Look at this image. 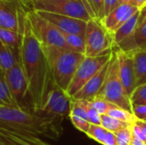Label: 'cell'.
Returning a JSON list of instances; mask_svg holds the SVG:
<instances>
[{"label":"cell","mask_w":146,"mask_h":145,"mask_svg":"<svg viewBox=\"0 0 146 145\" xmlns=\"http://www.w3.org/2000/svg\"><path fill=\"white\" fill-rule=\"evenodd\" d=\"M19 63L27 79L32 111L39 112L55 83L44 48L34 36L28 19L21 33Z\"/></svg>","instance_id":"1"},{"label":"cell","mask_w":146,"mask_h":145,"mask_svg":"<svg viewBox=\"0 0 146 145\" xmlns=\"http://www.w3.org/2000/svg\"><path fill=\"white\" fill-rule=\"evenodd\" d=\"M61 123L40 113L16 106L0 105V127L33 136L55 137L60 134Z\"/></svg>","instance_id":"2"},{"label":"cell","mask_w":146,"mask_h":145,"mask_svg":"<svg viewBox=\"0 0 146 145\" xmlns=\"http://www.w3.org/2000/svg\"><path fill=\"white\" fill-rule=\"evenodd\" d=\"M43 48L55 85L67 91L85 55L56 47Z\"/></svg>","instance_id":"3"},{"label":"cell","mask_w":146,"mask_h":145,"mask_svg":"<svg viewBox=\"0 0 146 145\" xmlns=\"http://www.w3.org/2000/svg\"><path fill=\"white\" fill-rule=\"evenodd\" d=\"M98 97H102L109 103L133 113V107L130 98L126 94L119 76L118 62L114 50H112L104 86Z\"/></svg>","instance_id":"4"},{"label":"cell","mask_w":146,"mask_h":145,"mask_svg":"<svg viewBox=\"0 0 146 145\" xmlns=\"http://www.w3.org/2000/svg\"><path fill=\"white\" fill-rule=\"evenodd\" d=\"M27 3L35 11L69 16L86 22L92 19L87 12L83 0H27Z\"/></svg>","instance_id":"5"},{"label":"cell","mask_w":146,"mask_h":145,"mask_svg":"<svg viewBox=\"0 0 146 145\" xmlns=\"http://www.w3.org/2000/svg\"><path fill=\"white\" fill-rule=\"evenodd\" d=\"M85 56L95 57L107 55L113 50L112 36L99 21L92 19L86 22L85 32Z\"/></svg>","instance_id":"6"},{"label":"cell","mask_w":146,"mask_h":145,"mask_svg":"<svg viewBox=\"0 0 146 145\" xmlns=\"http://www.w3.org/2000/svg\"><path fill=\"white\" fill-rule=\"evenodd\" d=\"M31 29L43 47H56L68 50L64 35L50 21L31 9L27 14Z\"/></svg>","instance_id":"7"},{"label":"cell","mask_w":146,"mask_h":145,"mask_svg":"<svg viewBox=\"0 0 146 145\" xmlns=\"http://www.w3.org/2000/svg\"><path fill=\"white\" fill-rule=\"evenodd\" d=\"M30 10L27 0H0V27L22 33Z\"/></svg>","instance_id":"8"},{"label":"cell","mask_w":146,"mask_h":145,"mask_svg":"<svg viewBox=\"0 0 146 145\" xmlns=\"http://www.w3.org/2000/svg\"><path fill=\"white\" fill-rule=\"evenodd\" d=\"M111 55L112 52L95 57L85 56L74 73V76L66 91L67 94L72 98L90 79H92L110 62Z\"/></svg>","instance_id":"9"},{"label":"cell","mask_w":146,"mask_h":145,"mask_svg":"<svg viewBox=\"0 0 146 145\" xmlns=\"http://www.w3.org/2000/svg\"><path fill=\"white\" fill-rule=\"evenodd\" d=\"M71 99L66 91L55 85L47 97L44 108L37 113L43 114L61 123L69 115Z\"/></svg>","instance_id":"10"},{"label":"cell","mask_w":146,"mask_h":145,"mask_svg":"<svg viewBox=\"0 0 146 145\" xmlns=\"http://www.w3.org/2000/svg\"><path fill=\"white\" fill-rule=\"evenodd\" d=\"M4 77L15 105L19 108L27 109L26 101L27 98L29 97L28 86L27 79L20 63H16L8 70L4 73Z\"/></svg>","instance_id":"11"},{"label":"cell","mask_w":146,"mask_h":145,"mask_svg":"<svg viewBox=\"0 0 146 145\" xmlns=\"http://www.w3.org/2000/svg\"><path fill=\"white\" fill-rule=\"evenodd\" d=\"M114 51L118 62V72L121 81L126 94L130 97L131 94L137 87L133 53L118 49Z\"/></svg>","instance_id":"12"},{"label":"cell","mask_w":146,"mask_h":145,"mask_svg":"<svg viewBox=\"0 0 146 145\" xmlns=\"http://www.w3.org/2000/svg\"><path fill=\"white\" fill-rule=\"evenodd\" d=\"M43 18L50 21L63 34H78L85 36L86 22L69 16L56 15L49 12L37 11Z\"/></svg>","instance_id":"13"},{"label":"cell","mask_w":146,"mask_h":145,"mask_svg":"<svg viewBox=\"0 0 146 145\" xmlns=\"http://www.w3.org/2000/svg\"><path fill=\"white\" fill-rule=\"evenodd\" d=\"M139 9L131 3L119 4L112 12L105 15L99 22L104 29L112 36V34L127 20L134 15Z\"/></svg>","instance_id":"14"},{"label":"cell","mask_w":146,"mask_h":145,"mask_svg":"<svg viewBox=\"0 0 146 145\" xmlns=\"http://www.w3.org/2000/svg\"><path fill=\"white\" fill-rule=\"evenodd\" d=\"M109 62L104 68H102L92 79H90L72 98L78 100L92 101L96 97H98L105 81L109 68Z\"/></svg>","instance_id":"15"},{"label":"cell","mask_w":146,"mask_h":145,"mask_svg":"<svg viewBox=\"0 0 146 145\" xmlns=\"http://www.w3.org/2000/svg\"><path fill=\"white\" fill-rule=\"evenodd\" d=\"M0 137L7 145H50L36 136L0 127Z\"/></svg>","instance_id":"16"},{"label":"cell","mask_w":146,"mask_h":145,"mask_svg":"<svg viewBox=\"0 0 146 145\" xmlns=\"http://www.w3.org/2000/svg\"><path fill=\"white\" fill-rule=\"evenodd\" d=\"M139 16V10L134 15H133L129 20H127L123 25H121L112 34L113 48L118 46L120 44H121L125 40H127L133 36V34L138 27Z\"/></svg>","instance_id":"17"},{"label":"cell","mask_w":146,"mask_h":145,"mask_svg":"<svg viewBox=\"0 0 146 145\" xmlns=\"http://www.w3.org/2000/svg\"><path fill=\"white\" fill-rule=\"evenodd\" d=\"M0 42L6 45L14 53L19 62L20 48L21 44V33L10 29L0 27Z\"/></svg>","instance_id":"18"},{"label":"cell","mask_w":146,"mask_h":145,"mask_svg":"<svg viewBox=\"0 0 146 145\" xmlns=\"http://www.w3.org/2000/svg\"><path fill=\"white\" fill-rule=\"evenodd\" d=\"M134 62V70L137 86L146 83V50L132 52Z\"/></svg>","instance_id":"19"},{"label":"cell","mask_w":146,"mask_h":145,"mask_svg":"<svg viewBox=\"0 0 146 145\" xmlns=\"http://www.w3.org/2000/svg\"><path fill=\"white\" fill-rule=\"evenodd\" d=\"M18 62V59L14 53L0 42V69L5 73Z\"/></svg>","instance_id":"20"},{"label":"cell","mask_w":146,"mask_h":145,"mask_svg":"<svg viewBox=\"0 0 146 145\" xmlns=\"http://www.w3.org/2000/svg\"><path fill=\"white\" fill-rule=\"evenodd\" d=\"M67 48L70 51L85 55V38L78 34H63Z\"/></svg>","instance_id":"21"},{"label":"cell","mask_w":146,"mask_h":145,"mask_svg":"<svg viewBox=\"0 0 146 145\" xmlns=\"http://www.w3.org/2000/svg\"><path fill=\"white\" fill-rule=\"evenodd\" d=\"M100 125L111 132H116L120 130H121L124 127H127L132 124H128L123 121H121L117 119H115L113 117H110L108 115H101V122Z\"/></svg>","instance_id":"22"},{"label":"cell","mask_w":146,"mask_h":145,"mask_svg":"<svg viewBox=\"0 0 146 145\" xmlns=\"http://www.w3.org/2000/svg\"><path fill=\"white\" fill-rule=\"evenodd\" d=\"M106 115L128 124H133L136 121V118L133 113L127 111L116 105H113Z\"/></svg>","instance_id":"23"},{"label":"cell","mask_w":146,"mask_h":145,"mask_svg":"<svg viewBox=\"0 0 146 145\" xmlns=\"http://www.w3.org/2000/svg\"><path fill=\"white\" fill-rule=\"evenodd\" d=\"M0 105L16 106L12 98L9 87L7 85L4 77V73L1 69H0Z\"/></svg>","instance_id":"24"},{"label":"cell","mask_w":146,"mask_h":145,"mask_svg":"<svg viewBox=\"0 0 146 145\" xmlns=\"http://www.w3.org/2000/svg\"><path fill=\"white\" fill-rule=\"evenodd\" d=\"M108 130H106L105 128H104L101 125H94V124H91L88 132L86 133V135L95 140L96 142L103 144L104 141L108 134Z\"/></svg>","instance_id":"25"},{"label":"cell","mask_w":146,"mask_h":145,"mask_svg":"<svg viewBox=\"0 0 146 145\" xmlns=\"http://www.w3.org/2000/svg\"><path fill=\"white\" fill-rule=\"evenodd\" d=\"M133 105H146V83L138 85L130 96Z\"/></svg>","instance_id":"26"},{"label":"cell","mask_w":146,"mask_h":145,"mask_svg":"<svg viewBox=\"0 0 146 145\" xmlns=\"http://www.w3.org/2000/svg\"><path fill=\"white\" fill-rule=\"evenodd\" d=\"M131 126H128L127 127L122 128L121 130L115 132L116 137V141L118 145H131L133 140V135H132V130Z\"/></svg>","instance_id":"27"},{"label":"cell","mask_w":146,"mask_h":145,"mask_svg":"<svg viewBox=\"0 0 146 145\" xmlns=\"http://www.w3.org/2000/svg\"><path fill=\"white\" fill-rule=\"evenodd\" d=\"M90 5L95 20L101 21L105 16V9H104V0H86Z\"/></svg>","instance_id":"28"},{"label":"cell","mask_w":146,"mask_h":145,"mask_svg":"<svg viewBox=\"0 0 146 145\" xmlns=\"http://www.w3.org/2000/svg\"><path fill=\"white\" fill-rule=\"evenodd\" d=\"M92 107L96 109V111L100 115H106L108 113V111L110 110V109L115 105V104H112L110 103H109L108 101L104 100V98L102 97H96L93 100L90 101Z\"/></svg>","instance_id":"29"},{"label":"cell","mask_w":146,"mask_h":145,"mask_svg":"<svg viewBox=\"0 0 146 145\" xmlns=\"http://www.w3.org/2000/svg\"><path fill=\"white\" fill-rule=\"evenodd\" d=\"M85 106H86V115H87L88 121L91 124L100 125V122H101V115L92 107L91 102L86 100Z\"/></svg>","instance_id":"30"},{"label":"cell","mask_w":146,"mask_h":145,"mask_svg":"<svg viewBox=\"0 0 146 145\" xmlns=\"http://www.w3.org/2000/svg\"><path fill=\"white\" fill-rule=\"evenodd\" d=\"M68 117H69L72 124L74 125V126L76 129H78L79 131L84 132L85 134L88 132L89 127L91 126V123L88 121H86V120H85V119H83L81 117H79V116H76V115H70Z\"/></svg>","instance_id":"31"},{"label":"cell","mask_w":146,"mask_h":145,"mask_svg":"<svg viewBox=\"0 0 146 145\" xmlns=\"http://www.w3.org/2000/svg\"><path fill=\"white\" fill-rule=\"evenodd\" d=\"M132 107L136 120L146 121V105H133Z\"/></svg>","instance_id":"32"},{"label":"cell","mask_w":146,"mask_h":145,"mask_svg":"<svg viewBox=\"0 0 146 145\" xmlns=\"http://www.w3.org/2000/svg\"><path fill=\"white\" fill-rule=\"evenodd\" d=\"M131 130H132V135H133V138H136L138 140L145 142L146 135L140 126H139L138 125H136L135 123H133L131 126Z\"/></svg>","instance_id":"33"},{"label":"cell","mask_w":146,"mask_h":145,"mask_svg":"<svg viewBox=\"0 0 146 145\" xmlns=\"http://www.w3.org/2000/svg\"><path fill=\"white\" fill-rule=\"evenodd\" d=\"M119 0H104V9H105V15L112 12L118 5Z\"/></svg>","instance_id":"34"},{"label":"cell","mask_w":146,"mask_h":145,"mask_svg":"<svg viewBox=\"0 0 146 145\" xmlns=\"http://www.w3.org/2000/svg\"><path fill=\"white\" fill-rule=\"evenodd\" d=\"M103 145H118L116 141V137L114 132H108V134L104 141Z\"/></svg>","instance_id":"35"},{"label":"cell","mask_w":146,"mask_h":145,"mask_svg":"<svg viewBox=\"0 0 146 145\" xmlns=\"http://www.w3.org/2000/svg\"><path fill=\"white\" fill-rule=\"evenodd\" d=\"M146 23V5L139 9V16L138 21V26Z\"/></svg>","instance_id":"36"},{"label":"cell","mask_w":146,"mask_h":145,"mask_svg":"<svg viewBox=\"0 0 146 145\" xmlns=\"http://www.w3.org/2000/svg\"><path fill=\"white\" fill-rule=\"evenodd\" d=\"M132 4L136 6L138 9H140L141 8H143L146 4V0H133Z\"/></svg>","instance_id":"37"},{"label":"cell","mask_w":146,"mask_h":145,"mask_svg":"<svg viewBox=\"0 0 146 145\" xmlns=\"http://www.w3.org/2000/svg\"><path fill=\"white\" fill-rule=\"evenodd\" d=\"M136 125H138L139 126H140L142 128V130L144 131V132L146 135V121H139V120H136L134 122Z\"/></svg>","instance_id":"38"},{"label":"cell","mask_w":146,"mask_h":145,"mask_svg":"<svg viewBox=\"0 0 146 145\" xmlns=\"http://www.w3.org/2000/svg\"><path fill=\"white\" fill-rule=\"evenodd\" d=\"M131 145H145V142H143V141H140V140H138V139L133 138V140H132V144H131Z\"/></svg>","instance_id":"39"},{"label":"cell","mask_w":146,"mask_h":145,"mask_svg":"<svg viewBox=\"0 0 146 145\" xmlns=\"http://www.w3.org/2000/svg\"><path fill=\"white\" fill-rule=\"evenodd\" d=\"M133 0H119V3L120 4H123V3H131L132 4Z\"/></svg>","instance_id":"40"},{"label":"cell","mask_w":146,"mask_h":145,"mask_svg":"<svg viewBox=\"0 0 146 145\" xmlns=\"http://www.w3.org/2000/svg\"><path fill=\"white\" fill-rule=\"evenodd\" d=\"M0 144H5V142L3 141V138H2L1 137H0ZM6 145H7V144H6Z\"/></svg>","instance_id":"41"},{"label":"cell","mask_w":146,"mask_h":145,"mask_svg":"<svg viewBox=\"0 0 146 145\" xmlns=\"http://www.w3.org/2000/svg\"><path fill=\"white\" fill-rule=\"evenodd\" d=\"M0 145H6V144H0Z\"/></svg>","instance_id":"42"},{"label":"cell","mask_w":146,"mask_h":145,"mask_svg":"<svg viewBox=\"0 0 146 145\" xmlns=\"http://www.w3.org/2000/svg\"><path fill=\"white\" fill-rule=\"evenodd\" d=\"M145 145H146V141H145Z\"/></svg>","instance_id":"43"},{"label":"cell","mask_w":146,"mask_h":145,"mask_svg":"<svg viewBox=\"0 0 146 145\" xmlns=\"http://www.w3.org/2000/svg\"></svg>","instance_id":"44"},{"label":"cell","mask_w":146,"mask_h":145,"mask_svg":"<svg viewBox=\"0 0 146 145\" xmlns=\"http://www.w3.org/2000/svg\"><path fill=\"white\" fill-rule=\"evenodd\" d=\"M145 5H146V4H145Z\"/></svg>","instance_id":"45"}]
</instances>
